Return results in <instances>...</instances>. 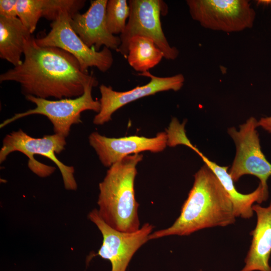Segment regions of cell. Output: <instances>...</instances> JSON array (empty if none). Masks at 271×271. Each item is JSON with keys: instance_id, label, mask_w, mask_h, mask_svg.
I'll return each mask as SVG.
<instances>
[{"instance_id": "cell-13", "label": "cell", "mask_w": 271, "mask_h": 271, "mask_svg": "<svg viewBox=\"0 0 271 271\" xmlns=\"http://www.w3.org/2000/svg\"><path fill=\"white\" fill-rule=\"evenodd\" d=\"M107 1H91L86 12L74 14L70 20L71 27L82 41L97 51L102 46L117 51L121 44L120 37L112 34L107 27Z\"/></svg>"}, {"instance_id": "cell-14", "label": "cell", "mask_w": 271, "mask_h": 271, "mask_svg": "<svg viewBox=\"0 0 271 271\" xmlns=\"http://www.w3.org/2000/svg\"><path fill=\"white\" fill-rule=\"evenodd\" d=\"M257 221L250 235L251 245L244 259L245 266L240 271H271V201L268 206H252Z\"/></svg>"}, {"instance_id": "cell-20", "label": "cell", "mask_w": 271, "mask_h": 271, "mask_svg": "<svg viewBox=\"0 0 271 271\" xmlns=\"http://www.w3.org/2000/svg\"><path fill=\"white\" fill-rule=\"evenodd\" d=\"M17 0H1L0 17L7 18H18Z\"/></svg>"}, {"instance_id": "cell-8", "label": "cell", "mask_w": 271, "mask_h": 271, "mask_svg": "<svg viewBox=\"0 0 271 271\" xmlns=\"http://www.w3.org/2000/svg\"><path fill=\"white\" fill-rule=\"evenodd\" d=\"M193 20L208 29L226 33L251 28L256 13L247 0H187Z\"/></svg>"}, {"instance_id": "cell-12", "label": "cell", "mask_w": 271, "mask_h": 271, "mask_svg": "<svg viewBox=\"0 0 271 271\" xmlns=\"http://www.w3.org/2000/svg\"><path fill=\"white\" fill-rule=\"evenodd\" d=\"M89 142L102 164L109 168L128 155L145 151L162 152L168 145V137L165 131L160 132L156 137L150 138L136 135L108 138L94 131L89 136Z\"/></svg>"}, {"instance_id": "cell-16", "label": "cell", "mask_w": 271, "mask_h": 271, "mask_svg": "<svg viewBox=\"0 0 271 271\" xmlns=\"http://www.w3.org/2000/svg\"><path fill=\"white\" fill-rule=\"evenodd\" d=\"M32 35L18 18L0 17V58L14 67L21 65L25 42Z\"/></svg>"}, {"instance_id": "cell-9", "label": "cell", "mask_w": 271, "mask_h": 271, "mask_svg": "<svg viewBox=\"0 0 271 271\" xmlns=\"http://www.w3.org/2000/svg\"><path fill=\"white\" fill-rule=\"evenodd\" d=\"M72 16L68 12H61L51 23L50 31L44 37L35 38L37 44L59 48L69 53L78 60L83 72H88L90 67H95L102 72H106L113 62L110 49L103 47L97 51L87 46L71 27Z\"/></svg>"}, {"instance_id": "cell-15", "label": "cell", "mask_w": 271, "mask_h": 271, "mask_svg": "<svg viewBox=\"0 0 271 271\" xmlns=\"http://www.w3.org/2000/svg\"><path fill=\"white\" fill-rule=\"evenodd\" d=\"M190 148L201 158L206 164L218 178L224 188L229 195L233 205L234 213L236 217L249 219L253 216L252 206L254 202L258 204L264 201L262 186L259 183L253 192L246 194L239 192L235 188L234 181L231 177L228 167L221 166L210 160L199 150L193 145Z\"/></svg>"}, {"instance_id": "cell-19", "label": "cell", "mask_w": 271, "mask_h": 271, "mask_svg": "<svg viewBox=\"0 0 271 271\" xmlns=\"http://www.w3.org/2000/svg\"><path fill=\"white\" fill-rule=\"evenodd\" d=\"M43 0H17L18 18L32 34L42 17Z\"/></svg>"}, {"instance_id": "cell-2", "label": "cell", "mask_w": 271, "mask_h": 271, "mask_svg": "<svg viewBox=\"0 0 271 271\" xmlns=\"http://www.w3.org/2000/svg\"><path fill=\"white\" fill-rule=\"evenodd\" d=\"M194 177L178 218L170 227L151 233L149 240L187 236L202 229L234 223L236 217L229 195L212 171L204 164Z\"/></svg>"}, {"instance_id": "cell-11", "label": "cell", "mask_w": 271, "mask_h": 271, "mask_svg": "<svg viewBox=\"0 0 271 271\" xmlns=\"http://www.w3.org/2000/svg\"><path fill=\"white\" fill-rule=\"evenodd\" d=\"M139 75L151 78L150 82L144 85L138 86L126 91H117L110 86L101 84L99 86L101 97L100 110L94 116L93 122L96 125H102L111 119L112 114L126 104L145 96L154 95L157 92L180 90L184 85V76L178 74L170 77H158L149 71L139 74Z\"/></svg>"}, {"instance_id": "cell-18", "label": "cell", "mask_w": 271, "mask_h": 271, "mask_svg": "<svg viewBox=\"0 0 271 271\" xmlns=\"http://www.w3.org/2000/svg\"><path fill=\"white\" fill-rule=\"evenodd\" d=\"M130 14L126 0H108L106 8V23L108 31L113 35L122 34L126 27Z\"/></svg>"}, {"instance_id": "cell-5", "label": "cell", "mask_w": 271, "mask_h": 271, "mask_svg": "<svg viewBox=\"0 0 271 271\" xmlns=\"http://www.w3.org/2000/svg\"><path fill=\"white\" fill-rule=\"evenodd\" d=\"M98 84L88 83L83 94L75 98L51 100L32 95L25 96L27 100L36 105V107L15 114L11 118L4 120L0 124V128L24 117L41 114L46 116L52 123L55 134L66 138L69 134L72 125L82 122L81 112L92 110L98 113L100 111L99 100H94L92 95V88L97 86Z\"/></svg>"}, {"instance_id": "cell-6", "label": "cell", "mask_w": 271, "mask_h": 271, "mask_svg": "<svg viewBox=\"0 0 271 271\" xmlns=\"http://www.w3.org/2000/svg\"><path fill=\"white\" fill-rule=\"evenodd\" d=\"M258 120L253 116L239 125L237 130L229 127L227 132L234 141L236 148L235 158L229 173L234 182L243 175H251L260 180L264 201L268 198L267 180L271 176V163L263 154L257 130Z\"/></svg>"}, {"instance_id": "cell-3", "label": "cell", "mask_w": 271, "mask_h": 271, "mask_svg": "<svg viewBox=\"0 0 271 271\" xmlns=\"http://www.w3.org/2000/svg\"><path fill=\"white\" fill-rule=\"evenodd\" d=\"M143 158L140 154L125 157L109 168L99 184L98 213L107 224L121 232L140 228L134 183L137 166Z\"/></svg>"}, {"instance_id": "cell-17", "label": "cell", "mask_w": 271, "mask_h": 271, "mask_svg": "<svg viewBox=\"0 0 271 271\" xmlns=\"http://www.w3.org/2000/svg\"><path fill=\"white\" fill-rule=\"evenodd\" d=\"M163 57L162 51L149 38L136 36L129 42L126 59L129 65L137 71H148L158 64Z\"/></svg>"}, {"instance_id": "cell-10", "label": "cell", "mask_w": 271, "mask_h": 271, "mask_svg": "<svg viewBox=\"0 0 271 271\" xmlns=\"http://www.w3.org/2000/svg\"><path fill=\"white\" fill-rule=\"evenodd\" d=\"M89 219L100 230L102 243L96 255L110 261L111 271H125L135 252L146 242L154 228L149 223L133 232L118 231L107 224L100 217L97 209L90 211Z\"/></svg>"}, {"instance_id": "cell-4", "label": "cell", "mask_w": 271, "mask_h": 271, "mask_svg": "<svg viewBox=\"0 0 271 271\" xmlns=\"http://www.w3.org/2000/svg\"><path fill=\"white\" fill-rule=\"evenodd\" d=\"M65 139L55 133L36 138L28 135L22 129L13 131L3 140L0 163L5 161L11 153L20 152L28 158V166L32 172L40 177H47L51 175L56 168L43 164L34 158V155H40L51 160L59 168L65 188L76 190L77 185L74 175V167L64 164L56 156V154H60L65 149Z\"/></svg>"}, {"instance_id": "cell-7", "label": "cell", "mask_w": 271, "mask_h": 271, "mask_svg": "<svg viewBox=\"0 0 271 271\" xmlns=\"http://www.w3.org/2000/svg\"><path fill=\"white\" fill-rule=\"evenodd\" d=\"M128 3L130 14L125 29L119 36L121 44L117 52L126 58L130 40L141 36L152 39L163 53L164 58L176 59L179 51L170 45L161 25L160 16L168 12L166 4L161 0H129Z\"/></svg>"}, {"instance_id": "cell-1", "label": "cell", "mask_w": 271, "mask_h": 271, "mask_svg": "<svg viewBox=\"0 0 271 271\" xmlns=\"http://www.w3.org/2000/svg\"><path fill=\"white\" fill-rule=\"evenodd\" d=\"M22 64L0 75V82L15 81L25 95L47 99L75 98L83 94L90 82L98 83L82 71L72 55L54 47L38 46L32 35L25 42Z\"/></svg>"}, {"instance_id": "cell-23", "label": "cell", "mask_w": 271, "mask_h": 271, "mask_svg": "<svg viewBox=\"0 0 271 271\" xmlns=\"http://www.w3.org/2000/svg\"><path fill=\"white\" fill-rule=\"evenodd\" d=\"M199 271H202V270H199Z\"/></svg>"}, {"instance_id": "cell-22", "label": "cell", "mask_w": 271, "mask_h": 271, "mask_svg": "<svg viewBox=\"0 0 271 271\" xmlns=\"http://www.w3.org/2000/svg\"><path fill=\"white\" fill-rule=\"evenodd\" d=\"M258 5H262L263 6L271 5V0H259L257 1Z\"/></svg>"}, {"instance_id": "cell-21", "label": "cell", "mask_w": 271, "mask_h": 271, "mask_svg": "<svg viewBox=\"0 0 271 271\" xmlns=\"http://www.w3.org/2000/svg\"><path fill=\"white\" fill-rule=\"evenodd\" d=\"M257 125L271 134V116L260 118L257 121Z\"/></svg>"}]
</instances>
